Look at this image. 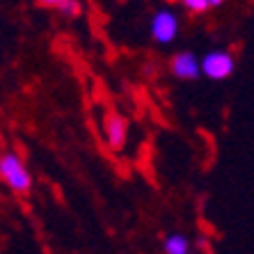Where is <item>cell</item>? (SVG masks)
<instances>
[{"mask_svg":"<svg viewBox=\"0 0 254 254\" xmlns=\"http://www.w3.org/2000/svg\"><path fill=\"white\" fill-rule=\"evenodd\" d=\"M170 73L177 80L192 83L201 78V58L195 51H179L170 58Z\"/></svg>","mask_w":254,"mask_h":254,"instance_id":"5b68a950","label":"cell"},{"mask_svg":"<svg viewBox=\"0 0 254 254\" xmlns=\"http://www.w3.org/2000/svg\"><path fill=\"white\" fill-rule=\"evenodd\" d=\"M0 179L9 192L23 197L32 192V174H30L25 160L16 151H5L0 156Z\"/></svg>","mask_w":254,"mask_h":254,"instance_id":"6da1fadb","label":"cell"},{"mask_svg":"<svg viewBox=\"0 0 254 254\" xmlns=\"http://www.w3.org/2000/svg\"><path fill=\"white\" fill-rule=\"evenodd\" d=\"M58 12L62 14L64 18H80V16H83V12H85L83 0H64Z\"/></svg>","mask_w":254,"mask_h":254,"instance_id":"52a82bcc","label":"cell"},{"mask_svg":"<svg viewBox=\"0 0 254 254\" xmlns=\"http://www.w3.org/2000/svg\"><path fill=\"white\" fill-rule=\"evenodd\" d=\"M62 2H64V0H37V5H39V7H46V9H55V12H58L60 7H62Z\"/></svg>","mask_w":254,"mask_h":254,"instance_id":"9c48e42d","label":"cell"},{"mask_svg":"<svg viewBox=\"0 0 254 254\" xmlns=\"http://www.w3.org/2000/svg\"><path fill=\"white\" fill-rule=\"evenodd\" d=\"M236 71V58L227 48H211L201 55V76L215 83H222L234 76Z\"/></svg>","mask_w":254,"mask_h":254,"instance_id":"3957f363","label":"cell"},{"mask_svg":"<svg viewBox=\"0 0 254 254\" xmlns=\"http://www.w3.org/2000/svg\"><path fill=\"white\" fill-rule=\"evenodd\" d=\"M163 254H192V243L184 231H170L160 241Z\"/></svg>","mask_w":254,"mask_h":254,"instance_id":"8992f818","label":"cell"},{"mask_svg":"<svg viewBox=\"0 0 254 254\" xmlns=\"http://www.w3.org/2000/svg\"><path fill=\"white\" fill-rule=\"evenodd\" d=\"M179 5L184 7L188 14H195V16H201V14H206L208 9H213L208 0H179Z\"/></svg>","mask_w":254,"mask_h":254,"instance_id":"ba28073f","label":"cell"},{"mask_svg":"<svg viewBox=\"0 0 254 254\" xmlns=\"http://www.w3.org/2000/svg\"><path fill=\"white\" fill-rule=\"evenodd\" d=\"M179 32H181V18L174 9L170 7H160L151 14L149 18V37L151 42L158 44V46H170L179 39Z\"/></svg>","mask_w":254,"mask_h":254,"instance_id":"7a4b0ae2","label":"cell"},{"mask_svg":"<svg viewBox=\"0 0 254 254\" xmlns=\"http://www.w3.org/2000/svg\"><path fill=\"white\" fill-rule=\"evenodd\" d=\"M128 133H130V124L124 115L115 113V110H108L103 115V122H101V135L103 142L110 151H124L126 144H128Z\"/></svg>","mask_w":254,"mask_h":254,"instance_id":"277c9868","label":"cell"},{"mask_svg":"<svg viewBox=\"0 0 254 254\" xmlns=\"http://www.w3.org/2000/svg\"><path fill=\"white\" fill-rule=\"evenodd\" d=\"M208 2H211V7L213 9H218V7H222L227 2V0H208Z\"/></svg>","mask_w":254,"mask_h":254,"instance_id":"30bf717a","label":"cell"}]
</instances>
